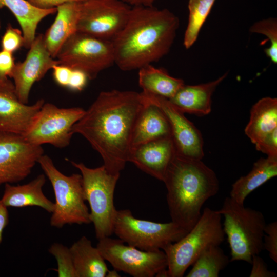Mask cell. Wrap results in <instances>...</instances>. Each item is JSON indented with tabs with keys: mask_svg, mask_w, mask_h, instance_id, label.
<instances>
[{
	"mask_svg": "<svg viewBox=\"0 0 277 277\" xmlns=\"http://www.w3.org/2000/svg\"><path fill=\"white\" fill-rule=\"evenodd\" d=\"M57 262L58 277H77L70 248L59 243H54L48 249Z\"/></svg>",
	"mask_w": 277,
	"mask_h": 277,
	"instance_id": "30",
	"label": "cell"
},
{
	"mask_svg": "<svg viewBox=\"0 0 277 277\" xmlns=\"http://www.w3.org/2000/svg\"><path fill=\"white\" fill-rule=\"evenodd\" d=\"M28 49L25 59L15 63L10 76L13 80L19 100L24 104L28 103L34 84L42 79L54 66L59 64L47 50L43 34L35 36Z\"/></svg>",
	"mask_w": 277,
	"mask_h": 277,
	"instance_id": "15",
	"label": "cell"
},
{
	"mask_svg": "<svg viewBox=\"0 0 277 277\" xmlns=\"http://www.w3.org/2000/svg\"><path fill=\"white\" fill-rule=\"evenodd\" d=\"M171 221L189 231L201 215L204 203L216 195L219 182L214 171L202 160L177 153L163 181Z\"/></svg>",
	"mask_w": 277,
	"mask_h": 277,
	"instance_id": "3",
	"label": "cell"
},
{
	"mask_svg": "<svg viewBox=\"0 0 277 277\" xmlns=\"http://www.w3.org/2000/svg\"><path fill=\"white\" fill-rule=\"evenodd\" d=\"M56 59L60 64L83 71L89 80L114 64L111 41L77 31L62 46Z\"/></svg>",
	"mask_w": 277,
	"mask_h": 277,
	"instance_id": "9",
	"label": "cell"
},
{
	"mask_svg": "<svg viewBox=\"0 0 277 277\" xmlns=\"http://www.w3.org/2000/svg\"><path fill=\"white\" fill-rule=\"evenodd\" d=\"M7 208L0 200V244L3 240L4 230L9 223V212Z\"/></svg>",
	"mask_w": 277,
	"mask_h": 277,
	"instance_id": "39",
	"label": "cell"
},
{
	"mask_svg": "<svg viewBox=\"0 0 277 277\" xmlns=\"http://www.w3.org/2000/svg\"><path fill=\"white\" fill-rule=\"evenodd\" d=\"M141 93L145 105L134 126L131 148L154 140L171 137L170 127L165 114L159 107Z\"/></svg>",
	"mask_w": 277,
	"mask_h": 277,
	"instance_id": "21",
	"label": "cell"
},
{
	"mask_svg": "<svg viewBox=\"0 0 277 277\" xmlns=\"http://www.w3.org/2000/svg\"><path fill=\"white\" fill-rule=\"evenodd\" d=\"M85 112L80 107L58 108L53 104L45 103L23 136L34 145L49 144L57 148L66 147L73 134V125Z\"/></svg>",
	"mask_w": 277,
	"mask_h": 277,
	"instance_id": "11",
	"label": "cell"
},
{
	"mask_svg": "<svg viewBox=\"0 0 277 277\" xmlns=\"http://www.w3.org/2000/svg\"><path fill=\"white\" fill-rule=\"evenodd\" d=\"M141 92L148 101L159 107L166 117L176 153L188 157L202 160L204 155L203 139L194 125L168 99Z\"/></svg>",
	"mask_w": 277,
	"mask_h": 277,
	"instance_id": "14",
	"label": "cell"
},
{
	"mask_svg": "<svg viewBox=\"0 0 277 277\" xmlns=\"http://www.w3.org/2000/svg\"><path fill=\"white\" fill-rule=\"evenodd\" d=\"M70 162L81 172L84 196L89 205L96 239L110 236L113 233L117 210L114 204V194L120 174L110 173L104 165L91 168L83 163Z\"/></svg>",
	"mask_w": 277,
	"mask_h": 277,
	"instance_id": "7",
	"label": "cell"
},
{
	"mask_svg": "<svg viewBox=\"0 0 277 277\" xmlns=\"http://www.w3.org/2000/svg\"><path fill=\"white\" fill-rule=\"evenodd\" d=\"M1 21H0V29H1Z\"/></svg>",
	"mask_w": 277,
	"mask_h": 277,
	"instance_id": "42",
	"label": "cell"
},
{
	"mask_svg": "<svg viewBox=\"0 0 277 277\" xmlns=\"http://www.w3.org/2000/svg\"><path fill=\"white\" fill-rule=\"evenodd\" d=\"M216 0H189L187 26L184 33L183 44L190 48L196 42Z\"/></svg>",
	"mask_w": 277,
	"mask_h": 277,
	"instance_id": "28",
	"label": "cell"
},
{
	"mask_svg": "<svg viewBox=\"0 0 277 277\" xmlns=\"http://www.w3.org/2000/svg\"><path fill=\"white\" fill-rule=\"evenodd\" d=\"M144 105L141 92H101L72 132L89 142L108 172L120 174L128 162L134 126Z\"/></svg>",
	"mask_w": 277,
	"mask_h": 277,
	"instance_id": "1",
	"label": "cell"
},
{
	"mask_svg": "<svg viewBox=\"0 0 277 277\" xmlns=\"http://www.w3.org/2000/svg\"><path fill=\"white\" fill-rule=\"evenodd\" d=\"M138 70V84L145 93L169 100L185 84L183 80L171 76L164 69L156 68L151 64Z\"/></svg>",
	"mask_w": 277,
	"mask_h": 277,
	"instance_id": "26",
	"label": "cell"
},
{
	"mask_svg": "<svg viewBox=\"0 0 277 277\" xmlns=\"http://www.w3.org/2000/svg\"><path fill=\"white\" fill-rule=\"evenodd\" d=\"M222 215L208 207L203 209L194 226L178 241L162 250L167 260L169 277H182L207 248L220 245L225 240Z\"/></svg>",
	"mask_w": 277,
	"mask_h": 277,
	"instance_id": "5",
	"label": "cell"
},
{
	"mask_svg": "<svg viewBox=\"0 0 277 277\" xmlns=\"http://www.w3.org/2000/svg\"><path fill=\"white\" fill-rule=\"evenodd\" d=\"M179 26V18L167 9L132 7L125 26L111 41L114 64L131 71L160 60L170 51Z\"/></svg>",
	"mask_w": 277,
	"mask_h": 277,
	"instance_id": "2",
	"label": "cell"
},
{
	"mask_svg": "<svg viewBox=\"0 0 277 277\" xmlns=\"http://www.w3.org/2000/svg\"><path fill=\"white\" fill-rule=\"evenodd\" d=\"M131 7L152 6L156 0H121Z\"/></svg>",
	"mask_w": 277,
	"mask_h": 277,
	"instance_id": "40",
	"label": "cell"
},
{
	"mask_svg": "<svg viewBox=\"0 0 277 277\" xmlns=\"http://www.w3.org/2000/svg\"><path fill=\"white\" fill-rule=\"evenodd\" d=\"M256 149L267 155L277 158V129H275L254 144Z\"/></svg>",
	"mask_w": 277,
	"mask_h": 277,
	"instance_id": "33",
	"label": "cell"
},
{
	"mask_svg": "<svg viewBox=\"0 0 277 277\" xmlns=\"http://www.w3.org/2000/svg\"><path fill=\"white\" fill-rule=\"evenodd\" d=\"M245 133L255 144L277 129V98L265 97L251 107Z\"/></svg>",
	"mask_w": 277,
	"mask_h": 277,
	"instance_id": "25",
	"label": "cell"
},
{
	"mask_svg": "<svg viewBox=\"0 0 277 277\" xmlns=\"http://www.w3.org/2000/svg\"><path fill=\"white\" fill-rule=\"evenodd\" d=\"M15 64L13 53L2 49L0 51V78L10 77Z\"/></svg>",
	"mask_w": 277,
	"mask_h": 277,
	"instance_id": "35",
	"label": "cell"
},
{
	"mask_svg": "<svg viewBox=\"0 0 277 277\" xmlns=\"http://www.w3.org/2000/svg\"><path fill=\"white\" fill-rule=\"evenodd\" d=\"M52 70L53 78L55 82L62 87L67 88L71 78L72 68L58 64L54 66Z\"/></svg>",
	"mask_w": 277,
	"mask_h": 277,
	"instance_id": "36",
	"label": "cell"
},
{
	"mask_svg": "<svg viewBox=\"0 0 277 277\" xmlns=\"http://www.w3.org/2000/svg\"><path fill=\"white\" fill-rule=\"evenodd\" d=\"M176 153L172 137L161 138L132 147L128 162L163 182L168 166Z\"/></svg>",
	"mask_w": 277,
	"mask_h": 277,
	"instance_id": "17",
	"label": "cell"
},
{
	"mask_svg": "<svg viewBox=\"0 0 277 277\" xmlns=\"http://www.w3.org/2000/svg\"><path fill=\"white\" fill-rule=\"evenodd\" d=\"M225 73L218 78L195 85L184 84L169 100L179 110L199 116L211 111V97L217 86L226 77Z\"/></svg>",
	"mask_w": 277,
	"mask_h": 277,
	"instance_id": "20",
	"label": "cell"
},
{
	"mask_svg": "<svg viewBox=\"0 0 277 277\" xmlns=\"http://www.w3.org/2000/svg\"><path fill=\"white\" fill-rule=\"evenodd\" d=\"M217 211L224 217L223 228L230 249V262L243 261L251 264L252 256L263 249L266 225L263 214L245 207L230 196L225 199Z\"/></svg>",
	"mask_w": 277,
	"mask_h": 277,
	"instance_id": "4",
	"label": "cell"
},
{
	"mask_svg": "<svg viewBox=\"0 0 277 277\" xmlns=\"http://www.w3.org/2000/svg\"><path fill=\"white\" fill-rule=\"evenodd\" d=\"M188 231L171 221L157 223L133 216L129 209L117 210L113 233L128 245L146 251L162 250Z\"/></svg>",
	"mask_w": 277,
	"mask_h": 277,
	"instance_id": "8",
	"label": "cell"
},
{
	"mask_svg": "<svg viewBox=\"0 0 277 277\" xmlns=\"http://www.w3.org/2000/svg\"><path fill=\"white\" fill-rule=\"evenodd\" d=\"M118 271L114 269L113 270L108 271L107 273L106 277H116L120 276L118 274Z\"/></svg>",
	"mask_w": 277,
	"mask_h": 277,
	"instance_id": "41",
	"label": "cell"
},
{
	"mask_svg": "<svg viewBox=\"0 0 277 277\" xmlns=\"http://www.w3.org/2000/svg\"><path fill=\"white\" fill-rule=\"evenodd\" d=\"M263 249L269 252L270 258L277 263V222L266 224L264 229Z\"/></svg>",
	"mask_w": 277,
	"mask_h": 277,
	"instance_id": "32",
	"label": "cell"
},
{
	"mask_svg": "<svg viewBox=\"0 0 277 277\" xmlns=\"http://www.w3.org/2000/svg\"><path fill=\"white\" fill-rule=\"evenodd\" d=\"M252 33L264 35L268 38L270 46L264 50L266 56L274 64L277 63V21L268 18L254 23L249 29Z\"/></svg>",
	"mask_w": 277,
	"mask_h": 277,
	"instance_id": "29",
	"label": "cell"
},
{
	"mask_svg": "<svg viewBox=\"0 0 277 277\" xmlns=\"http://www.w3.org/2000/svg\"><path fill=\"white\" fill-rule=\"evenodd\" d=\"M98 240L96 247L105 260L117 271L133 277H153L167 268V257L163 250L143 251L110 236Z\"/></svg>",
	"mask_w": 277,
	"mask_h": 277,
	"instance_id": "10",
	"label": "cell"
},
{
	"mask_svg": "<svg viewBox=\"0 0 277 277\" xmlns=\"http://www.w3.org/2000/svg\"><path fill=\"white\" fill-rule=\"evenodd\" d=\"M230 260L217 245L205 249L192 264L187 277H218Z\"/></svg>",
	"mask_w": 277,
	"mask_h": 277,
	"instance_id": "27",
	"label": "cell"
},
{
	"mask_svg": "<svg viewBox=\"0 0 277 277\" xmlns=\"http://www.w3.org/2000/svg\"><path fill=\"white\" fill-rule=\"evenodd\" d=\"M252 269L250 277H276V274L268 269L267 264L259 254L252 257Z\"/></svg>",
	"mask_w": 277,
	"mask_h": 277,
	"instance_id": "34",
	"label": "cell"
},
{
	"mask_svg": "<svg viewBox=\"0 0 277 277\" xmlns=\"http://www.w3.org/2000/svg\"><path fill=\"white\" fill-rule=\"evenodd\" d=\"M24 44L22 32L9 24L2 37V49L13 53L24 47Z\"/></svg>",
	"mask_w": 277,
	"mask_h": 277,
	"instance_id": "31",
	"label": "cell"
},
{
	"mask_svg": "<svg viewBox=\"0 0 277 277\" xmlns=\"http://www.w3.org/2000/svg\"><path fill=\"white\" fill-rule=\"evenodd\" d=\"M46 183L45 175L41 174L28 183L14 185L6 184L2 198L7 207L22 208L37 206L52 213L54 203L44 194L43 188Z\"/></svg>",
	"mask_w": 277,
	"mask_h": 277,
	"instance_id": "19",
	"label": "cell"
},
{
	"mask_svg": "<svg viewBox=\"0 0 277 277\" xmlns=\"http://www.w3.org/2000/svg\"><path fill=\"white\" fill-rule=\"evenodd\" d=\"M81 2H69L56 7L55 18L44 35L45 45L56 58L62 46L77 31Z\"/></svg>",
	"mask_w": 277,
	"mask_h": 277,
	"instance_id": "18",
	"label": "cell"
},
{
	"mask_svg": "<svg viewBox=\"0 0 277 277\" xmlns=\"http://www.w3.org/2000/svg\"><path fill=\"white\" fill-rule=\"evenodd\" d=\"M44 154L42 146L21 135L0 130V186L26 178Z\"/></svg>",
	"mask_w": 277,
	"mask_h": 277,
	"instance_id": "13",
	"label": "cell"
},
{
	"mask_svg": "<svg viewBox=\"0 0 277 277\" xmlns=\"http://www.w3.org/2000/svg\"><path fill=\"white\" fill-rule=\"evenodd\" d=\"M77 277H105L109 270L96 247L83 236L69 247Z\"/></svg>",
	"mask_w": 277,
	"mask_h": 277,
	"instance_id": "23",
	"label": "cell"
},
{
	"mask_svg": "<svg viewBox=\"0 0 277 277\" xmlns=\"http://www.w3.org/2000/svg\"><path fill=\"white\" fill-rule=\"evenodd\" d=\"M44 103V99L31 105L22 103L13 82L0 78V130L24 135Z\"/></svg>",
	"mask_w": 277,
	"mask_h": 277,
	"instance_id": "16",
	"label": "cell"
},
{
	"mask_svg": "<svg viewBox=\"0 0 277 277\" xmlns=\"http://www.w3.org/2000/svg\"><path fill=\"white\" fill-rule=\"evenodd\" d=\"M38 163L50 181L55 196L50 225L60 228L67 224L91 223L90 212L85 203L81 174L65 175L57 169L47 155L43 154Z\"/></svg>",
	"mask_w": 277,
	"mask_h": 277,
	"instance_id": "6",
	"label": "cell"
},
{
	"mask_svg": "<svg viewBox=\"0 0 277 277\" xmlns=\"http://www.w3.org/2000/svg\"><path fill=\"white\" fill-rule=\"evenodd\" d=\"M277 175V158L267 156L258 160L250 171L232 185L230 197L240 204L247 196L270 179Z\"/></svg>",
	"mask_w": 277,
	"mask_h": 277,
	"instance_id": "22",
	"label": "cell"
},
{
	"mask_svg": "<svg viewBox=\"0 0 277 277\" xmlns=\"http://www.w3.org/2000/svg\"><path fill=\"white\" fill-rule=\"evenodd\" d=\"M7 8L19 23L24 39V47L29 49L36 36L38 24L46 16L56 12V8H37L27 0H0V9Z\"/></svg>",
	"mask_w": 277,
	"mask_h": 277,
	"instance_id": "24",
	"label": "cell"
},
{
	"mask_svg": "<svg viewBox=\"0 0 277 277\" xmlns=\"http://www.w3.org/2000/svg\"><path fill=\"white\" fill-rule=\"evenodd\" d=\"M131 7L121 0L82 1L77 31L111 41L126 24Z\"/></svg>",
	"mask_w": 277,
	"mask_h": 277,
	"instance_id": "12",
	"label": "cell"
},
{
	"mask_svg": "<svg viewBox=\"0 0 277 277\" xmlns=\"http://www.w3.org/2000/svg\"><path fill=\"white\" fill-rule=\"evenodd\" d=\"M89 80L83 71L72 69V72L67 88L73 91H81L86 86Z\"/></svg>",
	"mask_w": 277,
	"mask_h": 277,
	"instance_id": "37",
	"label": "cell"
},
{
	"mask_svg": "<svg viewBox=\"0 0 277 277\" xmlns=\"http://www.w3.org/2000/svg\"><path fill=\"white\" fill-rule=\"evenodd\" d=\"M34 7L41 9H50L69 2H82L84 0H27Z\"/></svg>",
	"mask_w": 277,
	"mask_h": 277,
	"instance_id": "38",
	"label": "cell"
}]
</instances>
